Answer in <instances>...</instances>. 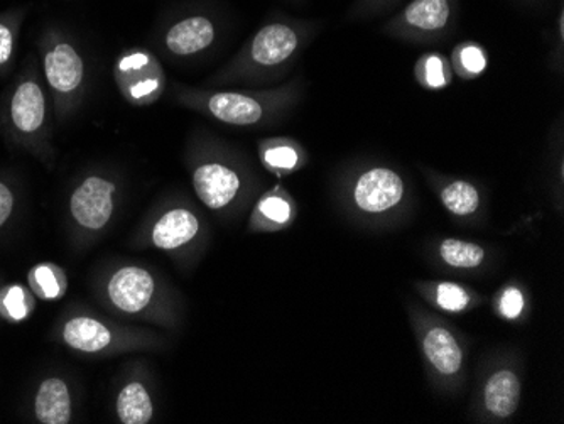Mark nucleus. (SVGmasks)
Segmentation results:
<instances>
[{
    "mask_svg": "<svg viewBox=\"0 0 564 424\" xmlns=\"http://www.w3.org/2000/svg\"><path fill=\"white\" fill-rule=\"evenodd\" d=\"M318 31V22L272 14L221 72V81L256 80L286 68Z\"/></svg>",
    "mask_w": 564,
    "mask_h": 424,
    "instance_id": "nucleus-1",
    "label": "nucleus"
},
{
    "mask_svg": "<svg viewBox=\"0 0 564 424\" xmlns=\"http://www.w3.org/2000/svg\"><path fill=\"white\" fill-rule=\"evenodd\" d=\"M34 66H28L0 102V126L9 141L40 157L50 151L47 142V100Z\"/></svg>",
    "mask_w": 564,
    "mask_h": 424,
    "instance_id": "nucleus-2",
    "label": "nucleus"
},
{
    "mask_svg": "<svg viewBox=\"0 0 564 424\" xmlns=\"http://www.w3.org/2000/svg\"><path fill=\"white\" fill-rule=\"evenodd\" d=\"M291 88L249 94V91L183 90L177 100L189 109L207 113L212 119L236 128H253L269 122L275 113L286 110L293 102Z\"/></svg>",
    "mask_w": 564,
    "mask_h": 424,
    "instance_id": "nucleus-3",
    "label": "nucleus"
},
{
    "mask_svg": "<svg viewBox=\"0 0 564 424\" xmlns=\"http://www.w3.org/2000/svg\"><path fill=\"white\" fill-rule=\"evenodd\" d=\"M43 75L53 94L56 109L62 117L68 116L82 100L87 66L75 41L56 26L46 28L37 40Z\"/></svg>",
    "mask_w": 564,
    "mask_h": 424,
    "instance_id": "nucleus-4",
    "label": "nucleus"
},
{
    "mask_svg": "<svg viewBox=\"0 0 564 424\" xmlns=\"http://www.w3.org/2000/svg\"><path fill=\"white\" fill-rule=\"evenodd\" d=\"M459 11V0H409L382 30L398 40L433 43L455 30Z\"/></svg>",
    "mask_w": 564,
    "mask_h": 424,
    "instance_id": "nucleus-5",
    "label": "nucleus"
},
{
    "mask_svg": "<svg viewBox=\"0 0 564 424\" xmlns=\"http://www.w3.org/2000/svg\"><path fill=\"white\" fill-rule=\"evenodd\" d=\"M173 18L160 31V46L174 58L202 55L217 43L220 21L217 12L205 8H188L173 12Z\"/></svg>",
    "mask_w": 564,
    "mask_h": 424,
    "instance_id": "nucleus-6",
    "label": "nucleus"
},
{
    "mask_svg": "<svg viewBox=\"0 0 564 424\" xmlns=\"http://www.w3.org/2000/svg\"><path fill=\"white\" fill-rule=\"evenodd\" d=\"M113 77L120 94L132 106L156 102L166 88V75L160 59L142 47H134L119 56Z\"/></svg>",
    "mask_w": 564,
    "mask_h": 424,
    "instance_id": "nucleus-7",
    "label": "nucleus"
},
{
    "mask_svg": "<svg viewBox=\"0 0 564 424\" xmlns=\"http://www.w3.org/2000/svg\"><path fill=\"white\" fill-rule=\"evenodd\" d=\"M116 192V182L100 174H90L73 189L69 196V214L78 226L97 232L112 218Z\"/></svg>",
    "mask_w": 564,
    "mask_h": 424,
    "instance_id": "nucleus-8",
    "label": "nucleus"
},
{
    "mask_svg": "<svg viewBox=\"0 0 564 424\" xmlns=\"http://www.w3.org/2000/svg\"><path fill=\"white\" fill-rule=\"evenodd\" d=\"M193 188L205 207L220 210L232 204L242 189V174L228 161L199 160L193 166Z\"/></svg>",
    "mask_w": 564,
    "mask_h": 424,
    "instance_id": "nucleus-9",
    "label": "nucleus"
},
{
    "mask_svg": "<svg viewBox=\"0 0 564 424\" xmlns=\"http://www.w3.org/2000/svg\"><path fill=\"white\" fill-rule=\"evenodd\" d=\"M405 186L401 174L388 166H373L358 174L351 196L366 214H382L401 204Z\"/></svg>",
    "mask_w": 564,
    "mask_h": 424,
    "instance_id": "nucleus-10",
    "label": "nucleus"
},
{
    "mask_svg": "<svg viewBox=\"0 0 564 424\" xmlns=\"http://www.w3.org/2000/svg\"><path fill=\"white\" fill-rule=\"evenodd\" d=\"M110 303L123 313H139L148 308L154 294L151 272L135 265L119 269L109 281Z\"/></svg>",
    "mask_w": 564,
    "mask_h": 424,
    "instance_id": "nucleus-11",
    "label": "nucleus"
},
{
    "mask_svg": "<svg viewBox=\"0 0 564 424\" xmlns=\"http://www.w3.org/2000/svg\"><path fill=\"white\" fill-rule=\"evenodd\" d=\"M199 224L195 214L186 208H173L166 211L152 229V242L163 251H174L195 239Z\"/></svg>",
    "mask_w": 564,
    "mask_h": 424,
    "instance_id": "nucleus-12",
    "label": "nucleus"
},
{
    "mask_svg": "<svg viewBox=\"0 0 564 424\" xmlns=\"http://www.w3.org/2000/svg\"><path fill=\"white\" fill-rule=\"evenodd\" d=\"M34 414L41 424H68L72 420V395L58 378L46 379L37 388Z\"/></svg>",
    "mask_w": 564,
    "mask_h": 424,
    "instance_id": "nucleus-13",
    "label": "nucleus"
},
{
    "mask_svg": "<svg viewBox=\"0 0 564 424\" xmlns=\"http://www.w3.org/2000/svg\"><path fill=\"white\" fill-rule=\"evenodd\" d=\"M63 340L73 350L97 354L106 350L112 341V334L104 323L88 316H75L63 327Z\"/></svg>",
    "mask_w": 564,
    "mask_h": 424,
    "instance_id": "nucleus-14",
    "label": "nucleus"
},
{
    "mask_svg": "<svg viewBox=\"0 0 564 424\" xmlns=\"http://www.w3.org/2000/svg\"><path fill=\"white\" fill-rule=\"evenodd\" d=\"M521 399V382L510 370L494 373L485 385V406L494 416L509 417L516 413Z\"/></svg>",
    "mask_w": 564,
    "mask_h": 424,
    "instance_id": "nucleus-15",
    "label": "nucleus"
},
{
    "mask_svg": "<svg viewBox=\"0 0 564 424\" xmlns=\"http://www.w3.org/2000/svg\"><path fill=\"white\" fill-rule=\"evenodd\" d=\"M423 347L427 360L443 376H453L462 369L464 354H462L459 345L456 344L455 337L446 328H431L424 338Z\"/></svg>",
    "mask_w": 564,
    "mask_h": 424,
    "instance_id": "nucleus-16",
    "label": "nucleus"
},
{
    "mask_svg": "<svg viewBox=\"0 0 564 424\" xmlns=\"http://www.w3.org/2000/svg\"><path fill=\"white\" fill-rule=\"evenodd\" d=\"M30 6H19L0 12V75L11 69L18 52L19 36Z\"/></svg>",
    "mask_w": 564,
    "mask_h": 424,
    "instance_id": "nucleus-17",
    "label": "nucleus"
},
{
    "mask_svg": "<svg viewBox=\"0 0 564 424\" xmlns=\"http://www.w3.org/2000/svg\"><path fill=\"white\" fill-rule=\"evenodd\" d=\"M117 416L123 424H145L152 420L151 395L141 382H131L119 392Z\"/></svg>",
    "mask_w": 564,
    "mask_h": 424,
    "instance_id": "nucleus-18",
    "label": "nucleus"
},
{
    "mask_svg": "<svg viewBox=\"0 0 564 424\" xmlns=\"http://www.w3.org/2000/svg\"><path fill=\"white\" fill-rule=\"evenodd\" d=\"M261 157L264 166L272 173H293L303 163V153L300 145L286 139H272L262 142Z\"/></svg>",
    "mask_w": 564,
    "mask_h": 424,
    "instance_id": "nucleus-19",
    "label": "nucleus"
},
{
    "mask_svg": "<svg viewBox=\"0 0 564 424\" xmlns=\"http://www.w3.org/2000/svg\"><path fill=\"white\" fill-rule=\"evenodd\" d=\"M442 202L446 210L458 217H467L477 211L480 205V193L465 180H453L448 185L443 186Z\"/></svg>",
    "mask_w": 564,
    "mask_h": 424,
    "instance_id": "nucleus-20",
    "label": "nucleus"
},
{
    "mask_svg": "<svg viewBox=\"0 0 564 424\" xmlns=\"http://www.w3.org/2000/svg\"><path fill=\"white\" fill-rule=\"evenodd\" d=\"M452 63L459 77L470 80L485 72L489 65V56L480 44L465 41L453 50Z\"/></svg>",
    "mask_w": 564,
    "mask_h": 424,
    "instance_id": "nucleus-21",
    "label": "nucleus"
},
{
    "mask_svg": "<svg viewBox=\"0 0 564 424\" xmlns=\"http://www.w3.org/2000/svg\"><path fill=\"white\" fill-rule=\"evenodd\" d=\"M416 78L421 85L431 88V90H440V88L448 87L452 81V69L445 56L433 53V55H424L416 63Z\"/></svg>",
    "mask_w": 564,
    "mask_h": 424,
    "instance_id": "nucleus-22",
    "label": "nucleus"
},
{
    "mask_svg": "<svg viewBox=\"0 0 564 424\" xmlns=\"http://www.w3.org/2000/svg\"><path fill=\"white\" fill-rule=\"evenodd\" d=\"M443 261L453 268L471 269L484 262L485 251L477 243L464 242V240L448 239L442 243Z\"/></svg>",
    "mask_w": 564,
    "mask_h": 424,
    "instance_id": "nucleus-23",
    "label": "nucleus"
},
{
    "mask_svg": "<svg viewBox=\"0 0 564 424\" xmlns=\"http://www.w3.org/2000/svg\"><path fill=\"white\" fill-rule=\"evenodd\" d=\"M28 291L24 287L14 284L0 296V308L14 322H21L25 316L30 315V302H28Z\"/></svg>",
    "mask_w": 564,
    "mask_h": 424,
    "instance_id": "nucleus-24",
    "label": "nucleus"
},
{
    "mask_svg": "<svg viewBox=\"0 0 564 424\" xmlns=\"http://www.w3.org/2000/svg\"><path fill=\"white\" fill-rule=\"evenodd\" d=\"M31 283L34 284L36 293L43 296L44 300H55L63 291L58 272L51 268V265H37V268L31 272Z\"/></svg>",
    "mask_w": 564,
    "mask_h": 424,
    "instance_id": "nucleus-25",
    "label": "nucleus"
},
{
    "mask_svg": "<svg viewBox=\"0 0 564 424\" xmlns=\"http://www.w3.org/2000/svg\"><path fill=\"white\" fill-rule=\"evenodd\" d=\"M401 2L402 0H354V4L347 11V18L351 21H364V19L386 15Z\"/></svg>",
    "mask_w": 564,
    "mask_h": 424,
    "instance_id": "nucleus-26",
    "label": "nucleus"
},
{
    "mask_svg": "<svg viewBox=\"0 0 564 424\" xmlns=\"http://www.w3.org/2000/svg\"><path fill=\"white\" fill-rule=\"evenodd\" d=\"M259 211L264 215L268 220L274 221V224H286L291 218V205L284 196L279 193H269L259 204Z\"/></svg>",
    "mask_w": 564,
    "mask_h": 424,
    "instance_id": "nucleus-27",
    "label": "nucleus"
},
{
    "mask_svg": "<svg viewBox=\"0 0 564 424\" xmlns=\"http://www.w3.org/2000/svg\"><path fill=\"white\" fill-rule=\"evenodd\" d=\"M436 302L446 312H462L467 308L470 297L464 287L456 286V284H440L438 293H436Z\"/></svg>",
    "mask_w": 564,
    "mask_h": 424,
    "instance_id": "nucleus-28",
    "label": "nucleus"
},
{
    "mask_svg": "<svg viewBox=\"0 0 564 424\" xmlns=\"http://www.w3.org/2000/svg\"><path fill=\"white\" fill-rule=\"evenodd\" d=\"M522 308H524V296L521 291L516 287H509L506 293L502 294L500 300V309L506 318H518L521 315Z\"/></svg>",
    "mask_w": 564,
    "mask_h": 424,
    "instance_id": "nucleus-29",
    "label": "nucleus"
},
{
    "mask_svg": "<svg viewBox=\"0 0 564 424\" xmlns=\"http://www.w3.org/2000/svg\"><path fill=\"white\" fill-rule=\"evenodd\" d=\"M15 196L14 189L4 180H0V227L11 218L14 211Z\"/></svg>",
    "mask_w": 564,
    "mask_h": 424,
    "instance_id": "nucleus-30",
    "label": "nucleus"
},
{
    "mask_svg": "<svg viewBox=\"0 0 564 424\" xmlns=\"http://www.w3.org/2000/svg\"><path fill=\"white\" fill-rule=\"evenodd\" d=\"M288 2H291V4H304L306 0H288Z\"/></svg>",
    "mask_w": 564,
    "mask_h": 424,
    "instance_id": "nucleus-31",
    "label": "nucleus"
},
{
    "mask_svg": "<svg viewBox=\"0 0 564 424\" xmlns=\"http://www.w3.org/2000/svg\"><path fill=\"white\" fill-rule=\"evenodd\" d=\"M528 2H532V0H528Z\"/></svg>",
    "mask_w": 564,
    "mask_h": 424,
    "instance_id": "nucleus-32",
    "label": "nucleus"
}]
</instances>
